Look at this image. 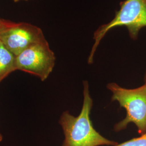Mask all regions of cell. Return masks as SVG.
<instances>
[{
	"label": "cell",
	"instance_id": "cell-7",
	"mask_svg": "<svg viewBox=\"0 0 146 146\" xmlns=\"http://www.w3.org/2000/svg\"><path fill=\"white\" fill-rule=\"evenodd\" d=\"M113 146H146V132L138 137L131 139Z\"/></svg>",
	"mask_w": 146,
	"mask_h": 146
},
{
	"label": "cell",
	"instance_id": "cell-8",
	"mask_svg": "<svg viewBox=\"0 0 146 146\" xmlns=\"http://www.w3.org/2000/svg\"><path fill=\"white\" fill-rule=\"evenodd\" d=\"M3 140V136L1 134V133H0V142Z\"/></svg>",
	"mask_w": 146,
	"mask_h": 146
},
{
	"label": "cell",
	"instance_id": "cell-9",
	"mask_svg": "<svg viewBox=\"0 0 146 146\" xmlns=\"http://www.w3.org/2000/svg\"><path fill=\"white\" fill-rule=\"evenodd\" d=\"M144 81H145V84L146 85V73H145V76H144Z\"/></svg>",
	"mask_w": 146,
	"mask_h": 146
},
{
	"label": "cell",
	"instance_id": "cell-11",
	"mask_svg": "<svg viewBox=\"0 0 146 146\" xmlns=\"http://www.w3.org/2000/svg\"><path fill=\"white\" fill-rule=\"evenodd\" d=\"M1 22H2V20L0 19V26H1Z\"/></svg>",
	"mask_w": 146,
	"mask_h": 146
},
{
	"label": "cell",
	"instance_id": "cell-4",
	"mask_svg": "<svg viewBox=\"0 0 146 146\" xmlns=\"http://www.w3.org/2000/svg\"><path fill=\"white\" fill-rule=\"evenodd\" d=\"M46 40L43 31L38 27L2 20L0 42L16 56L28 47Z\"/></svg>",
	"mask_w": 146,
	"mask_h": 146
},
{
	"label": "cell",
	"instance_id": "cell-2",
	"mask_svg": "<svg viewBox=\"0 0 146 146\" xmlns=\"http://www.w3.org/2000/svg\"><path fill=\"white\" fill-rule=\"evenodd\" d=\"M119 11L114 18L107 24L100 26L94 32V43L90 52L88 63H93L94 56L100 43L113 28L125 27L131 39H137L141 29L146 27V0H125L121 2Z\"/></svg>",
	"mask_w": 146,
	"mask_h": 146
},
{
	"label": "cell",
	"instance_id": "cell-3",
	"mask_svg": "<svg viewBox=\"0 0 146 146\" xmlns=\"http://www.w3.org/2000/svg\"><path fill=\"white\" fill-rule=\"evenodd\" d=\"M107 88L111 93V101H116L126 111L125 117L115 124L116 132L123 131L133 123L140 134L146 132V85L137 88L127 89L115 82L107 84Z\"/></svg>",
	"mask_w": 146,
	"mask_h": 146
},
{
	"label": "cell",
	"instance_id": "cell-6",
	"mask_svg": "<svg viewBox=\"0 0 146 146\" xmlns=\"http://www.w3.org/2000/svg\"><path fill=\"white\" fill-rule=\"evenodd\" d=\"M16 70V56L0 42V83Z\"/></svg>",
	"mask_w": 146,
	"mask_h": 146
},
{
	"label": "cell",
	"instance_id": "cell-10",
	"mask_svg": "<svg viewBox=\"0 0 146 146\" xmlns=\"http://www.w3.org/2000/svg\"><path fill=\"white\" fill-rule=\"evenodd\" d=\"M14 2H18V1H21V0H13ZM25 1H27V0H25Z\"/></svg>",
	"mask_w": 146,
	"mask_h": 146
},
{
	"label": "cell",
	"instance_id": "cell-5",
	"mask_svg": "<svg viewBox=\"0 0 146 146\" xmlns=\"http://www.w3.org/2000/svg\"><path fill=\"white\" fill-rule=\"evenodd\" d=\"M56 57L47 40L28 47L16 56V70L35 75L44 81L54 68Z\"/></svg>",
	"mask_w": 146,
	"mask_h": 146
},
{
	"label": "cell",
	"instance_id": "cell-1",
	"mask_svg": "<svg viewBox=\"0 0 146 146\" xmlns=\"http://www.w3.org/2000/svg\"><path fill=\"white\" fill-rule=\"evenodd\" d=\"M84 100L80 114L78 116L65 111L61 115L59 123L64 134L62 146H113L119 143L102 135L93 127L90 113L93 106L88 82H83Z\"/></svg>",
	"mask_w": 146,
	"mask_h": 146
}]
</instances>
